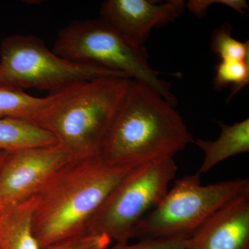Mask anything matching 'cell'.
I'll return each mask as SVG.
<instances>
[{"instance_id":"1","label":"cell","mask_w":249,"mask_h":249,"mask_svg":"<svg viewBox=\"0 0 249 249\" xmlns=\"http://www.w3.org/2000/svg\"><path fill=\"white\" fill-rule=\"evenodd\" d=\"M175 107L147 85L131 80L100 158L113 166L130 168L173 158L194 142Z\"/></svg>"},{"instance_id":"2","label":"cell","mask_w":249,"mask_h":249,"mask_svg":"<svg viewBox=\"0 0 249 249\" xmlns=\"http://www.w3.org/2000/svg\"><path fill=\"white\" fill-rule=\"evenodd\" d=\"M133 169L95 157L72 160L55 172L36 196L33 229L41 248L86 232L108 196Z\"/></svg>"},{"instance_id":"3","label":"cell","mask_w":249,"mask_h":249,"mask_svg":"<svg viewBox=\"0 0 249 249\" xmlns=\"http://www.w3.org/2000/svg\"><path fill=\"white\" fill-rule=\"evenodd\" d=\"M131 80L104 77L80 82L50 94L35 124L52 134L73 160L99 157Z\"/></svg>"},{"instance_id":"4","label":"cell","mask_w":249,"mask_h":249,"mask_svg":"<svg viewBox=\"0 0 249 249\" xmlns=\"http://www.w3.org/2000/svg\"><path fill=\"white\" fill-rule=\"evenodd\" d=\"M53 52L77 63L106 67L147 85L174 106L171 85L150 66L146 50L129 42L102 18L73 21L59 31Z\"/></svg>"},{"instance_id":"5","label":"cell","mask_w":249,"mask_h":249,"mask_svg":"<svg viewBox=\"0 0 249 249\" xmlns=\"http://www.w3.org/2000/svg\"><path fill=\"white\" fill-rule=\"evenodd\" d=\"M247 192L248 178L203 186L200 174L186 175L176 180L160 204L142 218L132 239L191 237L215 211Z\"/></svg>"},{"instance_id":"6","label":"cell","mask_w":249,"mask_h":249,"mask_svg":"<svg viewBox=\"0 0 249 249\" xmlns=\"http://www.w3.org/2000/svg\"><path fill=\"white\" fill-rule=\"evenodd\" d=\"M104 77L127 78L106 67L65 60L36 36L16 34L0 44V86L47 91L50 95Z\"/></svg>"},{"instance_id":"7","label":"cell","mask_w":249,"mask_h":249,"mask_svg":"<svg viewBox=\"0 0 249 249\" xmlns=\"http://www.w3.org/2000/svg\"><path fill=\"white\" fill-rule=\"evenodd\" d=\"M177 172L173 158L134 168L108 196L86 232L128 242L137 224L164 197Z\"/></svg>"},{"instance_id":"8","label":"cell","mask_w":249,"mask_h":249,"mask_svg":"<svg viewBox=\"0 0 249 249\" xmlns=\"http://www.w3.org/2000/svg\"><path fill=\"white\" fill-rule=\"evenodd\" d=\"M72 160L58 144L9 152L0 169V211L36 196L55 172Z\"/></svg>"},{"instance_id":"9","label":"cell","mask_w":249,"mask_h":249,"mask_svg":"<svg viewBox=\"0 0 249 249\" xmlns=\"http://www.w3.org/2000/svg\"><path fill=\"white\" fill-rule=\"evenodd\" d=\"M183 0L159 3L151 0H107L100 8L101 18L134 45L143 47L152 29L179 18L186 9Z\"/></svg>"},{"instance_id":"10","label":"cell","mask_w":249,"mask_h":249,"mask_svg":"<svg viewBox=\"0 0 249 249\" xmlns=\"http://www.w3.org/2000/svg\"><path fill=\"white\" fill-rule=\"evenodd\" d=\"M186 249H249V192L210 216L187 239Z\"/></svg>"},{"instance_id":"11","label":"cell","mask_w":249,"mask_h":249,"mask_svg":"<svg viewBox=\"0 0 249 249\" xmlns=\"http://www.w3.org/2000/svg\"><path fill=\"white\" fill-rule=\"evenodd\" d=\"M36 196L0 211V249H42L33 229Z\"/></svg>"},{"instance_id":"12","label":"cell","mask_w":249,"mask_h":249,"mask_svg":"<svg viewBox=\"0 0 249 249\" xmlns=\"http://www.w3.org/2000/svg\"><path fill=\"white\" fill-rule=\"evenodd\" d=\"M222 129L214 141L196 139L194 143L204 152V160L197 173H207L218 163L233 156L249 152V119L227 124L217 121Z\"/></svg>"},{"instance_id":"13","label":"cell","mask_w":249,"mask_h":249,"mask_svg":"<svg viewBox=\"0 0 249 249\" xmlns=\"http://www.w3.org/2000/svg\"><path fill=\"white\" fill-rule=\"evenodd\" d=\"M58 144L52 134L33 121L18 119H0V150L17 151L30 147Z\"/></svg>"},{"instance_id":"14","label":"cell","mask_w":249,"mask_h":249,"mask_svg":"<svg viewBox=\"0 0 249 249\" xmlns=\"http://www.w3.org/2000/svg\"><path fill=\"white\" fill-rule=\"evenodd\" d=\"M50 96L36 97L24 90L0 86V119H18L35 122L48 106Z\"/></svg>"},{"instance_id":"15","label":"cell","mask_w":249,"mask_h":249,"mask_svg":"<svg viewBox=\"0 0 249 249\" xmlns=\"http://www.w3.org/2000/svg\"><path fill=\"white\" fill-rule=\"evenodd\" d=\"M215 76L213 84L216 91L232 85L227 102L249 83V58L244 60H220L214 67Z\"/></svg>"},{"instance_id":"16","label":"cell","mask_w":249,"mask_h":249,"mask_svg":"<svg viewBox=\"0 0 249 249\" xmlns=\"http://www.w3.org/2000/svg\"><path fill=\"white\" fill-rule=\"evenodd\" d=\"M232 26L224 24L214 29L211 36V47L220 60H244L249 58V42L236 40Z\"/></svg>"},{"instance_id":"17","label":"cell","mask_w":249,"mask_h":249,"mask_svg":"<svg viewBox=\"0 0 249 249\" xmlns=\"http://www.w3.org/2000/svg\"><path fill=\"white\" fill-rule=\"evenodd\" d=\"M111 242L107 235L84 232L59 241L42 249H106Z\"/></svg>"},{"instance_id":"18","label":"cell","mask_w":249,"mask_h":249,"mask_svg":"<svg viewBox=\"0 0 249 249\" xmlns=\"http://www.w3.org/2000/svg\"><path fill=\"white\" fill-rule=\"evenodd\" d=\"M184 236L160 237L142 240L135 244L116 242L110 249H186L187 239Z\"/></svg>"},{"instance_id":"19","label":"cell","mask_w":249,"mask_h":249,"mask_svg":"<svg viewBox=\"0 0 249 249\" xmlns=\"http://www.w3.org/2000/svg\"><path fill=\"white\" fill-rule=\"evenodd\" d=\"M213 4L229 6L241 14H245V11H249V8L245 0H191L186 6L192 14L201 19L207 14L210 6Z\"/></svg>"},{"instance_id":"20","label":"cell","mask_w":249,"mask_h":249,"mask_svg":"<svg viewBox=\"0 0 249 249\" xmlns=\"http://www.w3.org/2000/svg\"><path fill=\"white\" fill-rule=\"evenodd\" d=\"M7 154L8 152L1 151V150H0V169H1V166H2L3 163H4Z\"/></svg>"}]
</instances>
